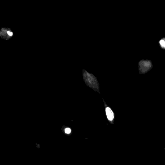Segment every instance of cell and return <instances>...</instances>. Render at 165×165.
<instances>
[{
	"label": "cell",
	"instance_id": "obj_1",
	"mask_svg": "<svg viewBox=\"0 0 165 165\" xmlns=\"http://www.w3.org/2000/svg\"><path fill=\"white\" fill-rule=\"evenodd\" d=\"M82 73L83 79L87 86L94 91L100 93V85L96 77L93 74L88 73L85 70H82Z\"/></svg>",
	"mask_w": 165,
	"mask_h": 165
},
{
	"label": "cell",
	"instance_id": "obj_2",
	"mask_svg": "<svg viewBox=\"0 0 165 165\" xmlns=\"http://www.w3.org/2000/svg\"><path fill=\"white\" fill-rule=\"evenodd\" d=\"M104 103L105 104V111L106 115L107 118L110 122H112L114 120L115 114L112 110L111 109V108L107 106L105 102H104Z\"/></svg>",
	"mask_w": 165,
	"mask_h": 165
},
{
	"label": "cell",
	"instance_id": "obj_3",
	"mask_svg": "<svg viewBox=\"0 0 165 165\" xmlns=\"http://www.w3.org/2000/svg\"><path fill=\"white\" fill-rule=\"evenodd\" d=\"M160 44L162 47L163 48H165V39L161 40L160 41Z\"/></svg>",
	"mask_w": 165,
	"mask_h": 165
},
{
	"label": "cell",
	"instance_id": "obj_4",
	"mask_svg": "<svg viewBox=\"0 0 165 165\" xmlns=\"http://www.w3.org/2000/svg\"><path fill=\"white\" fill-rule=\"evenodd\" d=\"M65 133H66V134H70V133H71V129L70 128H65Z\"/></svg>",
	"mask_w": 165,
	"mask_h": 165
},
{
	"label": "cell",
	"instance_id": "obj_5",
	"mask_svg": "<svg viewBox=\"0 0 165 165\" xmlns=\"http://www.w3.org/2000/svg\"><path fill=\"white\" fill-rule=\"evenodd\" d=\"M7 33H8V34L10 36H12L13 35V33H12V32H11V31H8Z\"/></svg>",
	"mask_w": 165,
	"mask_h": 165
}]
</instances>
